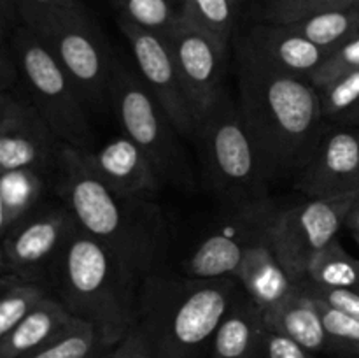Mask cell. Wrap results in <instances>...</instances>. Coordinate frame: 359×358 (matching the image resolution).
Instances as JSON below:
<instances>
[{"instance_id": "obj_1", "label": "cell", "mask_w": 359, "mask_h": 358, "mask_svg": "<svg viewBox=\"0 0 359 358\" xmlns=\"http://www.w3.org/2000/svg\"><path fill=\"white\" fill-rule=\"evenodd\" d=\"M238 107L266 183L297 178L325 133L312 81L238 58Z\"/></svg>"}, {"instance_id": "obj_2", "label": "cell", "mask_w": 359, "mask_h": 358, "mask_svg": "<svg viewBox=\"0 0 359 358\" xmlns=\"http://www.w3.org/2000/svg\"><path fill=\"white\" fill-rule=\"evenodd\" d=\"M53 188L81 230L114 253L140 281L160 272L170 230L154 200L116 193L88 168L79 147L69 144L62 147Z\"/></svg>"}, {"instance_id": "obj_3", "label": "cell", "mask_w": 359, "mask_h": 358, "mask_svg": "<svg viewBox=\"0 0 359 358\" xmlns=\"http://www.w3.org/2000/svg\"><path fill=\"white\" fill-rule=\"evenodd\" d=\"M48 283L74 318L93 326L105 350L137 325L142 281L79 225L51 263Z\"/></svg>"}, {"instance_id": "obj_4", "label": "cell", "mask_w": 359, "mask_h": 358, "mask_svg": "<svg viewBox=\"0 0 359 358\" xmlns=\"http://www.w3.org/2000/svg\"><path fill=\"white\" fill-rule=\"evenodd\" d=\"M242 293L237 277L167 276L160 270L142 281L137 326L151 358H203L216 330Z\"/></svg>"}, {"instance_id": "obj_5", "label": "cell", "mask_w": 359, "mask_h": 358, "mask_svg": "<svg viewBox=\"0 0 359 358\" xmlns=\"http://www.w3.org/2000/svg\"><path fill=\"white\" fill-rule=\"evenodd\" d=\"M20 21L51 51L79 86L91 111L111 109L118 60L91 14L77 4L41 6L16 0Z\"/></svg>"}, {"instance_id": "obj_6", "label": "cell", "mask_w": 359, "mask_h": 358, "mask_svg": "<svg viewBox=\"0 0 359 358\" xmlns=\"http://www.w3.org/2000/svg\"><path fill=\"white\" fill-rule=\"evenodd\" d=\"M200 171L205 188L223 204L266 199L270 185L263 175L255 144L238 104L224 91L196 123Z\"/></svg>"}, {"instance_id": "obj_7", "label": "cell", "mask_w": 359, "mask_h": 358, "mask_svg": "<svg viewBox=\"0 0 359 358\" xmlns=\"http://www.w3.org/2000/svg\"><path fill=\"white\" fill-rule=\"evenodd\" d=\"M111 109L123 135L144 153L163 186L193 193L198 186L181 132L160 102L146 86L140 74L118 60L111 90Z\"/></svg>"}, {"instance_id": "obj_8", "label": "cell", "mask_w": 359, "mask_h": 358, "mask_svg": "<svg viewBox=\"0 0 359 358\" xmlns=\"http://www.w3.org/2000/svg\"><path fill=\"white\" fill-rule=\"evenodd\" d=\"M9 35L21 70V88L63 144L93 150L90 105L72 77L23 23Z\"/></svg>"}, {"instance_id": "obj_9", "label": "cell", "mask_w": 359, "mask_h": 358, "mask_svg": "<svg viewBox=\"0 0 359 358\" xmlns=\"http://www.w3.org/2000/svg\"><path fill=\"white\" fill-rule=\"evenodd\" d=\"M280 207L270 197L223 204V211L186 260V274L198 279L233 276L251 246L269 241Z\"/></svg>"}, {"instance_id": "obj_10", "label": "cell", "mask_w": 359, "mask_h": 358, "mask_svg": "<svg viewBox=\"0 0 359 358\" xmlns=\"http://www.w3.org/2000/svg\"><path fill=\"white\" fill-rule=\"evenodd\" d=\"M359 192L337 197H316L280 209L270 232V244L297 283L305 279L309 265L346 227Z\"/></svg>"}, {"instance_id": "obj_11", "label": "cell", "mask_w": 359, "mask_h": 358, "mask_svg": "<svg viewBox=\"0 0 359 358\" xmlns=\"http://www.w3.org/2000/svg\"><path fill=\"white\" fill-rule=\"evenodd\" d=\"M77 221L65 204H42L2 235V274L46 283L58 253L76 232Z\"/></svg>"}, {"instance_id": "obj_12", "label": "cell", "mask_w": 359, "mask_h": 358, "mask_svg": "<svg viewBox=\"0 0 359 358\" xmlns=\"http://www.w3.org/2000/svg\"><path fill=\"white\" fill-rule=\"evenodd\" d=\"M62 147L63 142L23 88L0 91V172L18 168L56 172Z\"/></svg>"}, {"instance_id": "obj_13", "label": "cell", "mask_w": 359, "mask_h": 358, "mask_svg": "<svg viewBox=\"0 0 359 358\" xmlns=\"http://www.w3.org/2000/svg\"><path fill=\"white\" fill-rule=\"evenodd\" d=\"M118 25L132 48L137 70L146 86L167 111L181 135L195 139L198 118L163 35L146 30L123 18H118Z\"/></svg>"}, {"instance_id": "obj_14", "label": "cell", "mask_w": 359, "mask_h": 358, "mask_svg": "<svg viewBox=\"0 0 359 358\" xmlns=\"http://www.w3.org/2000/svg\"><path fill=\"white\" fill-rule=\"evenodd\" d=\"M165 41L177 63L196 118H200L223 97L228 48L182 16L165 35Z\"/></svg>"}, {"instance_id": "obj_15", "label": "cell", "mask_w": 359, "mask_h": 358, "mask_svg": "<svg viewBox=\"0 0 359 358\" xmlns=\"http://www.w3.org/2000/svg\"><path fill=\"white\" fill-rule=\"evenodd\" d=\"M294 188L307 195L337 197L359 192V128L344 126L323 133Z\"/></svg>"}, {"instance_id": "obj_16", "label": "cell", "mask_w": 359, "mask_h": 358, "mask_svg": "<svg viewBox=\"0 0 359 358\" xmlns=\"http://www.w3.org/2000/svg\"><path fill=\"white\" fill-rule=\"evenodd\" d=\"M237 58L265 69L311 79L330 51L321 49L287 25L256 23L242 35Z\"/></svg>"}, {"instance_id": "obj_17", "label": "cell", "mask_w": 359, "mask_h": 358, "mask_svg": "<svg viewBox=\"0 0 359 358\" xmlns=\"http://www.w3.org/2000/svg\"><path fill=\"white\" fill-rule=\"evenodd\" d=\"M81 154L88 168L119 195L154 200L163 188L153 165L126 135L100 147L81 150Z\"/></svg>"}, {"instance_id": "obj_18", "label": "cell", "mask_w": 359, "mask_h": 358, "mask_svg": "<svg viewBox=\"0 0 359 358\" xmlns=\"http://www.w3.org/2000/svg\"><path fill=\"white\" fill-rule=\"evenodd\" d=\"M266 333L265 311L242 290L217 326L209 358H263Z\"/></svg>"}, {"instance_id": "obj_19", "label": "cell", "mask_w": 359, "mask_h": 358, "mask_svg": "<svg viewBox=\"0 0 359 358\" xmlns=\"http://www.w3.org/2000/svg\"><path fill=\"white\" fill-rule=\"evenodd\" d=\"M233 277L263 311L280 304L298 290V283L280 263L270 239L251 246L244 253Z\"/></svg>"}, {"instance_id": "obj_20", "label": "cell", "mask_w": 359, "mask_h": 358, "mask_svg": "<svg viewBox=\"0 0 359 358\" xmlns=\"http://www.w3.org/2000/svg\"><path fill=\"white\" fill-rule=\"evenodd\" d=\"M265 321L270 332L290 337L312 354L321 353L332 346V339L326 332L318 305L300 290V284L286 300L266 309Z\"/></svg>"}, {"instance_id": "obj_21", "label": "cell", "mask_w": 359, "mask_h": 358, "mask_svg": "<svg viewBox=\"0 0 359 358\" xmlns=\"http://www.w3.org/2000/svg\"><path fill=\"white\" fill-rule=\"evenodd\" d=\"M69 309L49 295L7 336L0 337V358H21L62 336L74 321Z\"/></svg>"}, {"instance_id": "obj_22", "label": "cell", "mask_w": 359, "mask_h": 358, "mask_svg": "<svg viewBox=\"0 0 359 358\" xmlns=\"http://www.w3.org/2000/svg\"><path fill=\"white\" fill-rule=\"evenodd\" d=\"M48 172L35 168L0 172V232L6 235L27 214L42 206Z\"/></svg>"}, {"instance_id": "obj_23", "label": "cell", "mask_w": 359, "mask_h": 358, "mask_svg": "<svg viewBox=\"0 0 359 358\" xmlns=\"http://www.w3.org/2000/svg\"><path fill=\"white\" fill-rule=\"evenodd\" d=\"M287 27L321 49L333 51L349 39L359 35V7L325 11L297 23H290Z\"/></svg>"}, {"instance_id": "obj_24", "label": "cell", "mask_w": 359, "mask_h": 358, "mask_svg": "<svg viewBox=\"0 0 359 358\" xmlns=\"http://www.w3.org/2000/svg\"><path fill=\"white\" fill-rule=\"evenodd\" d=\"M51 295L46 283L27 281L13 274L0 277V337L7 336L42 300Z\"/></svg>"}, {"instance_id": "obj_25", "label": "cell", "mask_w": 359, "mask_h": 358, "mask_svg": "<svg viewBox=\"0 0 359 358\" xmlns=\"http://www.w3.org/2000/svg\"><path fill=\"white\" fill-rule=\"evenodd\" d=\"M304 281L330 288H359V258L335 239L316 255Z\"/></svg>"}, {"instance_id": "obj_26", "label": "cell", "mask_w": 359, "mask_h": 358, "mask_svg": "<svg viewBox=\"0 0 359 358\" xmlns=\"http://www.w3.org/2000/svg\"><path fill=\"white\" fill-rule=\"evenodd\" d=\"M181 16L228 48L235 25L233 0H181Z\"/></svg>"}, {"instance_id": "obj_27", "label": "cell", "mask_w": 359, "mask_h": 358, "mask_svg": "<svg viewBox=\"0 0 359 358\" xmlns=\"http://www.w3.org/2000/svg\"><path fill=\"white\" fill-rule=\"evenodd\" d=\"M104 350L93 326L76 318L62 336L21 358H93Z\"/></svg>"}, {"instance_id": "obj_28", "label": "cell", "mask_w": 359, "mask_h": 358, "mask_svg": "<svg viewBox=\"0 0 359 358\" xmlns=\"http://www.w3.org/2000/svg\"><path fill=\"white\" fill-rule=\"evenodd\" d=\"M119 18L135 23L146 30L167 35L181 20V7L174 0H109Z\"/></svg>"}, {"instance_id": "obj_29", "label": "cell", "mask_w": 359, "mask_h": 358, "mask_svg": "<svg viewBox=\"0 0 359 358\" xmlns=\"http://www.w3.org/2000/svg\"><path fill=\"white\" fill-rule=\"evenodd\" d=\"M349 0H263L258 16L262 23L290 25L332 9H346Z\"/></svg>"}, {"instance_id": "obj_30", "label": "cell", "mask_w": 359, "mask_h": 358, "mask_svg": "<svg viewBox=\"0 0 359 358\" xmlns=\"http://www.w3.org/2000/svg\"><path fill=\"white\" fill-rule=\"evenodd\" d=\"M318 93L325 118L335 121L359 102V69L318 88Z\"/></svg>"}, {"instance_id": "obj_31", "label": "cell", "mask_w": 359, "mask_h": 358, "mask_svg": "<svg viewBox=\"0 0 359 358\" xmlns=\"http://www.w3.org/2000/svg\"><path fill=\"white\" fill-rule=\"evenodd\" d=\"M314 302L321 312L326 332L332 339V346H337L347 353L359 357V319L351 318V316L344 314V312L337 311V309L330 307L319 300Z\"/></svg>"}, {"instance_id": "obj_32", "label": "cell", "mask_w": 359, "mask_h": 358, "mask_svg": "<svg viewBox=\"0 0 359 358\" xmlns=\"http://www.w3.org/2000/svg\"><path fill=\"white\" fill-rule=\"evenodd\" d=\"M359 69V35L349 39L347 42H344L342 46L335 48L333 51L328 53V56L325 58V62L319 65V69L316 70L314 76L311 77L312 84L316 88L325 86L330 81L337 79V77L344 76L347 72H353V70Z\"/></svg>"}, {"instance_id": "obj_33", "label": "cell", "mask_w": 359, "mask_h": 358, "mask_svg": "<svg viewBox=\"0 0 359 358\" xmlns=\"http://www.w3.org/2000/svg\"><path fill=\"white\" fill-rule=\"evenodd\" d=\"M300 290L307 297L323 302L351 318L359 319V288H330L300 281Z\"/></svg>"}, {"instance_id": "obj_34", "label": "cell", "mask_w": 359, "mask_h": 358, "mask_svg": "<svg viewBox=\"0 0 359 358\" xmlns=\"http://www.w3.org/2000/svg\"><path fill=\"white\" fill-rule=\"evenodd\" d=\"M263 358H316L311 351L283 333H266L263 344Z\"/></svg>"}, {"instance_id": "obj_35", "label": "cell", "mask_w": 359, "mask_h": 358, "mask_svg": "<svg viewBox=\"0 0 359 358\" xmlns=\"http://www.w3.org/2000/svg\"><path fill=\"white\" fill-rule=\"evenodd\" d=\"M107 358H151L149 346L139 326H133L111 351Z\"/></svg>"}, {"instance_id": "obj_36", "label": "cell", "mask_w": 359, "mask_h": 358, "mask_svg": "<svg viewBox=\"0 0 359 358\" xmlns=\"http://www.w3.org/2000/svg\"><path fill=\"white\" fill-rule=\"evenodd\" d=\"M346 228H347V232L353 235V239L356 241V244L359 246V202L354 206V209L351 211L349 216H347Z\"/></svg>"}, {"instance_id": "obj_37", "label": "cell", "mask_w": 359, "mask_h": 358, "mask_svg": "<svg viewBox=\"0 0 359 358\" xmlns=\"http://www.w3.org/2000/svg\"><path fill=\"white\" fill-rule=\"evenodd\" d=\"M335 123L344 126H359V102L353 109H349V111L344 112L342 116H339V118L335 119Z\"/></svg>"}, {"instance_id": "obj_38", "label": "cell", "mask_w": 359, "mask_h": 358, "mask_svg": "<svg viewBox=\"0 0 359 358\" xmlns=\"http://www.w3.org/2000/svg\"><path fill=\"white\" fill-rule=\"evenodd\" d=\"M28 2L41 4V6H70V4H77L79 0H28Z\"/></svg>"}, {"instance_id": "obj_39", "label": "cell", "mask_w": 359, "mask_h": 358, "mask_svg": "<svg viewBox=\"0 0 359 358\" xmlns=\"http://www.w3.org/2000/svg\"><path fill=\"white\" fill-rule=\"evenodd\" d=\"M349 7H359V0H349Z\"/></svg>"}, {"instance_id": "obj_40", "label": "cell", "mask_w": 359, "mask_h": 358, "mask_svg": "<svg viewBox=\"0 0 359 358\" xmlns=\"http://www.w3.org/2000/svg\"><path fill=\"white\" fill-rule=\"evenodd\" d=\"M233 2L237 4V6H238V4H242V2H244V0H233Z\"/></svg>"}, {"instance_id": "obj_41", "label": "cell", "mask_w": 359, "mask_h": 358, "mask_svg": "<svg viewBox=\"0 0 359 358\" xmlns=\"http://www.w3.org/2000/svg\"><path fill=\"white\" fill-rule=\"evenodd\" d=\"M93 358H107V357H100V354H97V357H93Z\"/></svg>"}, {"instance_id": "obj_42", "label": "cell", "mask_w": 359, "mask_h": 358, "mask_svg": "<svg viewBox=\"0 0 359 358\" xmlns=\"http://www.w3.org/2000/svg\"><path fill=\"white\" fill-rule=\"evenodd\" d=\"M174 2H175V4H179V6H181V0H174Z\"/></svg>"}]
</instances>
